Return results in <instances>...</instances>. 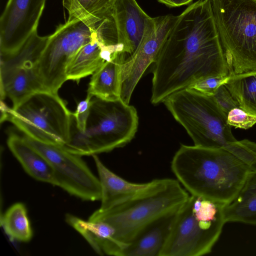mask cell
I'll list each match as a JSON object with an SVG mask.
<instances>
[{
	"instance_id": "cell-1",
	"label": "cell",
	"mask_w": 256,
	"mask_h": 256,
	"mask_svg": "<svg viewBox=\"0 0 256 256\" xmlns=\"http://www.w3.org/2000/svg\"><path fill=\"white\" fill-rule=\"evenodd\" d=\"M154 64V104L204 78L230 75L210 0H198L178 16Z\"/></svg>"
},
{
	"instance_id": "cell-2",
	"label": "cell",
	"mask_w": 256,
	"mask_h": 256,
	"mask_svg": "<svg viewBox=\"0 0 256 256\" xmlns=\"http://www.w3.org/2000/svg\"><path fill=\"white\" fill-rule=\"evenodd\" d=\"M176 180L190 195L224 203L242 184L250 167L224 148L182 144L171 162Z\"/></svg>"
},
{
	"instance_id": "cell-3",
	"label": "cell",
	"mask_w": 256,
	"mask_h": 256,
	"mask_svg": "<svg viewBox=\"0 0 256 256\" xmlns=\"http://www.w3.org/2000/svg\"><path fill=\"white\" fill-rule=\"evenodd\" d=\"M163 102L194 146L226 150L256 171V143L239 141L234 136L227 114L212 96L186 88L170 94Z\"/></svg>"
},
{
	"instance_id": "cell-4",
	"label": "cell",
	"mask_w": 256,
	"mask_h": 256,
	"mask_svg": "<svg viewBox=\"0 0 256 256\" xmlns=\"http://www.w3.org/2000/svg\"><path fill=\"white\" fill-rule=\"evenodd\" d=\"M189 196L177 180L155 179L132 196L107 210L98 209L88 220H103L112 225L115 230L114 239L122 252L154 222L176 212Z\"/></svg>"
},
{
	"instance_id": "cell-5",
	"label": "cell",
	"mask_w": 256,
	"mask_h": 256,
	"mask_svg": "<svg viewBox=\"0 0 256 256\" xmlns=\"http://www.w3.org/2000/svg\"><path fill=\"white\" fill-rule=\"evenodd\" d=\"M138 125L137 111L132 106L120 99L93 97L84 131L76 128L74 118L70 140L63 146L80 156L108 152L130 142Z\"/></svg>"
},
{
	"instance_id": "cell-6",
	"label": "cell",
	"mask_w": 256,
	"mask_h": 256,
	"mask_svg": "<svg viewBox=\"0 0 256 256\" xmlns=\"http://www.w3.org/2000/svg\"><path fill=\"white\" fill-rule=\"evenodd\" d=\"M225 204L190 196L176 214L160 256H201L210 253L226 223Z\"/></svg>"
},
{
	"instance_id": "cell-7",
	"label": "cell",
	"mask_w": 256,
	"mask_h": 256,
	"mask_svg": "<svg viewBox=\"0 0 256 256\" xmlns=\"http://www.w3.org/2000/svg\"><path fill=\"white\" fill-rule=\"evenodd\" d=\"M1 111V122L10 121L24 136L62 146L70 140L73 112L58 92H36L12 108L2 102Z\"/></svg>"
},
{
	"instance_id": "cell-8",
	"label": "cell",
	"mask_w": 256,
	"mask_h": 256,
	"mask_svg": "<svg viewBox=\"0 0 256 256\" xmlns=\"http://www.w3.org/2000/svg\"><path fill=\"white\" fill-rule=\"evenodd\" d=\"M230 74L256 72V0H210Z\"/></svg>"
},
{
	"instance_id": "cell-9",
	"label": "cell",
	"mask_w": 256,
	"mask_h": 256,
	"mask_svg": "<svg viewBox=\"0 0 256 256\" xmlns=\"http://www.w3.org/2000/svg\"><path fill=\"white\" fill-rule=\"evenodd\" d=\"M100 24L91 26L80 20H67L49 35L36 66L38 78L46 90L58 92L68 80V65L91 40Z\"/></svg>"
},
{
	"instance_id": "cell-10",
	"label": "cell",
	"mask_w": 256,
	"mask_h": 256,
	"mask_svg": "<svg viewBox=\"0 0 256 256\" xmlns=\"http://www.w3.org/2000/svg\"><path fill=\"white\" fill-rule=\"evenodd\" d=\"M48 37L40 36L36 32L16 54L0 56V98L8 97L12 108L34 92L46 90L38 78L36 66Z\"/></svg>"
},
{
	"instance_id": "cell-11",
	"label": "cell",
	"mask_w": 256,
	"mask_h": 256,
	"mask_svg": "<svg viewBox=\"0 0 256 256\" xmlns=\"http://www.w3.org/2000/svg\"><path fill=\"white\" fill-rule=\"evenodd\" d=\"M24 136L52 166L54 172V186L84 200H100V180L81 156L68 152L63 146L42 142Z\"/></svg>"
},
{
	"instance_id": "cell-12",
	"label": "cell",
	"mask_w": 256,
	"mask_h": 256,
	"mask_svg": "<svg viewBox=\"0 0 256 256\" xmlns=\"http://www.w3.org/2000/svg\"><path fill=\"white\" fill-rule=\"evenodd\" d=\"M178 16L167 14L153 18L136 51L122 62L120 99L124 102L129 104L137 84L150 65L154 62Z\"/></svg>"
},
{
	"instance_id": "cell-13",
	"label": "cell",
	"mask_w": 256,
	"mask_h": 256,
	"mask_svg": "<svg viewBox=\"0 0 256 256\" xmlns=\"http://www.w3.org/2000/svg\"><path fill=\"white\" fill-rule=\"evenodd\" d=\"M46 0H8L0 18V56L17 53L37 32Z\"/></svg>"
},
{
	"instance_id": "cell-14",
	"label": "cell",
	"mask_w": 256,
	"mask_h": 256,
	"mask_svg": "<svg viewBox=\"0 0 256 256\" xmlns=\"http://www.w3.org/2000/svg\"><path fill=\"white\" fill-rule=\"evenodd\" d=\"M120 52H124V46L118 42L116 24L111 16L100 22L91 40L76 54L67 68V80L78 83Z\"/></svg>"
},
{
	"instance_id": "cell-15",
	"label": "cell",
	"mask_w": 256,
	"mask_h": 256,
	"mask_svg": "<svg viewBox=\"0 0 256 256\" xmlns=\"http://www.w3.org/2000/svg\"><path fill=\"white\" fill-rule=\"evenodd\" d=\"M112 16L118 42L123 45L124 52L128 57L140 45L153 18L142 10L136 0H116Z\"/></svg>"
},
{
	"instance_id": "cell-16",
	"label": "cell",
	"mask_w": 256,
	"mask_h": 256,
	"mask_svg": "<svg viewBox=\"0 0 256 256\" xmlns=\"http://www.w3.org/2000/svg\"><path fill=\"white\" fill-rule=\"evenodd\" d=\"M66 221L98 254L120 256L122 248L115 241V230L110 224L100 220H85L69 214L66 216Z\"/></svg>"
},
{
	"instance_id": "cell-17",
	"label": "cell",
	"mask_w": 256,
	"mask_h": 256,
	"mask_svg": "<svg viewBox=\"0 0 256 256\" xmlns=\"http://www.w3.org/2000/svg\"><path fill=\"white\" fill-rule=\"evenodd\" d=\"M7 144L24 170L35 180L54 185V170L48 160L26 140L10 132Z\"/></svg>"
},
{
	"instance_id": "cell-18",
	"label": "cell",
	"mask_w": 256,
	"mask_h": 256,
	"mask_svg": "<svg viewBox=\"0 0 256 256\" xmlns=\"http://www.w3.org/2000/svg\"><path fill=\"white\" fill-rule=\"evenodd\" d=\"M176 212L162 217L149 226L128 244L121 256H160Z\"/></svg>"
},
{
	"instance_id": "cell-19",
	"label": "cell",
	"mask_w": 256,
	"mask_h": 256,
	"mask_svg": "<svg viewBox=\"0 0 256 256\" xmlns=\"http://www.w3.org/2000/svg\"><path fill=\"white\" fill-rule=\"evenodd\" d=\"M92 156L102 189L100 210H106L113 206L132 196L147 186L148 182L140 184L127 181L109 170L97 154Z\"/></svg>"
},
{
	"instance_id": "cell-20",
	"label": "cell",
	"mask_w": 256,
	"mask_h": 256,
	"mask_svg": "<svg viewBox=\"0 0 256 256\" xmlns=\"http://www.w3.org/2000/svg\"><path fill=\"white\" fill-rule=\"evenodd\" d=\"M226 222L256 224V172L250 170L236 195L224 207Z\"/></svg>"
},
{
	"instance_id": "cell-21",
	"label": "cell",
	"mask_w": 256,
	"mask_h": 256,
	"mask_svg": "<svg viewBox=\"0 0 256 256\" xmlns=\"http://www.w3.org/2000/svg\"><path fill=\"white\" fill-rule=\"evenodd\" d=\"M126 55L120 52L105 63L92 75L88 94L106 100L120 99L121 66Z\"/></svg>"
},
{
	"instance_id": "cell-22",
	"label": "cell",
	"mask_w": 256,
	"mask_h": 256,
	"mask_svg": "<svg viewBox=\"0 0 256 256\" xmlns=\"http://www.w3.org/2000/svg\"><path fill=\"white\" fill-rule=\"evenodd\" d=\"M116 0H64L68 20H80L94 26L112 16Z\"/></svg>"
},
{
	"instance_id": "cell-23",
	"label": "cell",
	"mask_w": 256,
	"mask_h": 256,
	"mask_svg": "<svg viewBox=\"0 0 256 256\" xmlns=\"http://www.w3.org/2000/svg\"><path fill=\"white\" fill-rule=\"evenodd\" d=\"M224 85L240 108L256 116V72L230 74Z\"/></svg>"
},
{
	"instance_id": "cell-24",
	"label": "cell",
	"mask_w": 256,
	"mask_h": 256,
	"mask_svg": "<svg viewBox=\"0 0 256 256\" xmlns=\"http://www.w3.org/2000/svg\"><path fill=\"white\" fill-rule=\"evenodd\" d=\"M1 226L12 240L28 242L32 230L24 204L16 202L10 206L0 217Z\"/></svg>"
},
{
	"instance_id": "cell-25",
	"label": "cell",
	"mask_w": 256,
	"mask_h": 256,
	"mask_svg": "<svg viewBox=\"0 0 256 256\" xmlns=\"http://www.w3.org/2000/svg\"><path fill=\"white\" fill-rule=\"evenodd\" d=\"M227 122L231 126L247 130L256 124V116L246 112L240 107L235 108L227 114Z\"/></svg>"
},
{
	"instance_id": "cell-26",
	"label": "cell",
	"mask_w": 256,
	"mask_h": 256,
	"mask_svg": "<svg viewBox=\"0 0 256 256\" xmlns=\"http://www.w3.org/2000/svg\"><path fill=\"white\" fill-rule=\"evenodd\" d=\"M229 76H216L204 78L190 86L189 88L208 96H213L218 88L225 84Z\"/></svg>"
},
{
	"instance_id": "cell-27",
	"label": "cell",
	"mask_w": 256,
	"mask_h": 256,
	"mask_svg": "<svg viewBox=\"0 0 256 256\" xmlns=\"http://www.w3.org/2000/svg\"><path fill=\"white\" fill-rule=\"evenodd\" d=\"M93 97L88 94L86 98L78 104L76 111L73 112L76 126L80 132H83L85 129Z\"/></svg>"
},
{
	"instance_id": "cell-28",
	"label": "cell",
	"mask_w": 256,
	"mask_h": 256,
	"mask_svg": "<svg viewBox=\"0 0 256 256\" xmlns=\"http://www.w3.org/2000/svg\"><path fill=\"white\" fill-rule=\"evenodd\" d=\"M212 96L226 114L231 110L239 107L238 103L232 97L224 84L221 85Z\"/></svg>"
},
{
	"instance_id": "cell-29",
	"label": "cell",
	"mask_w": 256,
	"mask_h": 256,
	"mask_svg": "<svg viewBox=\"0 0 256 256\" xmlns=\"http://www.w3.org/2000/svg\"><path fill=\"white\" fill-rule=\"evenodd\" d=\"M169 7H177L190 4L193 0H158Z\"/></svg>"
}]
</instances>
